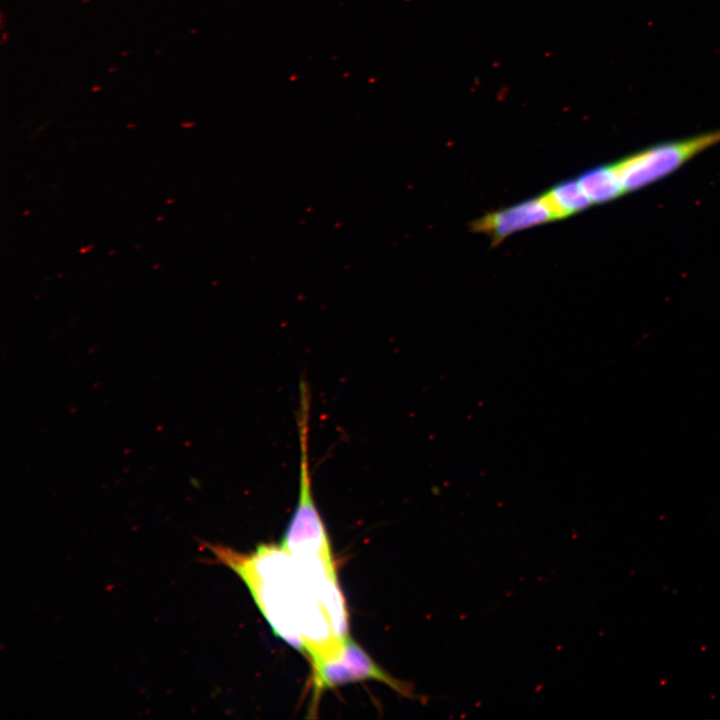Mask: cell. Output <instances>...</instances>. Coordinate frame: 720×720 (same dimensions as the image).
<instances>
[{
	"label": "cell",
	"mask_w": 720,
	"mask_h": 720,
	"mask_svg": "<svg viewBox=\"0 0 720 720\" xmlns=\"http://www.w3.org/2000/svg\"><path fill=\"white\" fill-rule=\"evenodd\" d=\"M720 143V129L657 144L614 164L626 192L643 188L671 174L688 160Z\"/></svg>",
	"instance_id": "6da1fadb"
},
{
	"label": "cell",
	"mask_w": 720,
	"mask_h": 720,
	"mask_svg": "<svg viewBox=\"0 0 720 720\" xmlns=\"http://www.w3.org/2000/svg\"><path fill=\"white\" fill-rule=\"evenodd\" d=\"M311 663L313 705H317L325 689L369 679L386 684L404 697H414L413 688L408 683L389 675L349 636L336 655Z\"/></svg>",
	"instance_id": "7a4b0ae2"
},
{
	"label": "cell",
	"mask_w": 720,
	"mask_h": 720,
	"mask_svg": "<svg viewBox=\"0 0 720 720\" xmlns=\"http://www.w3.org/2000/svg\"><path fill=\"white\" fill-rule=\"evenodd\" d=\"M554 220L542 197L529 199L513 206L488 213L474 222V232L488 235L494 243L514 232Z\"/></svg>",
	"instance_id": "3957f363"
},
{
	"label": "cell",
	"mask_w": 720,
	"mask_h": 720,
	"mask_svg": "<svg viewBox=\"0 0 720 720\" xmlns=\"http://www.w3.org/2000/svg\"><path fill=\"white\" fill-rule=\"evenodd\" d=\"M577 180L592 204L609 202L625 193L614 164L589 169Z\"/></svg>",
	"instance_id": "277c9868"
},
{
	"label": "cell",
	"mask_w": 720,
	"mask_h": 720,
	"mask_svg": "<svg viewBox=\"0 0 720 720\" xmlns=\"http://www.w3.org/2000/svg\"><path fill=\"white\" fill-rule=\"evenodd\" d=\"M541 197L554 220L574 215L592 204L578 180L561 182L553 186Z\"/></svg>",
	"instance_id": "5b68a950"
},
{
	"label": "cell",
	"mask_w": 720,
	"mask_h": 720,
	"mask_svg": "<svg viewBox=\"0 0 720 720\" xmlns=\"http://www.w3.org/2000/svg\"><path fill=\"white\" fill-rule=\"evenodd\" d=\"M332 584H338V583H337V581H335V580H325V581L319 582V583L315 584L314 586L310 587V588H309L308 590H306L304 593H302V594H296V597H297V598L306 599V600H327V601H333V602H335L337 605L332 606V607L341 608V609L344 608V609H345L344 600H343L341 591H336V592H333V593L328 594V595L318 596V597L312 598V593H315V592H317V591H320V590H322V589H324V588H326V587H328V586H330V585H332ZM319 604H320V603H319ZM325 605H326V604H325ZM329 606H331V605H329ZM330 610H331V609H330ZM332 611H333V610H332ZM333 612H334V611H333ZM335 613H336V612H335ZM336 614L339 616V618H340V620H341V623H342L341 632L339 633L338 637H337L333 642H331L330 644H328V645H326V646H324V647H321V648L307 649L306 646H305L306 649H305L304 652L307 653V655H308L309 657H310V656H311V657L322 656V655H326V654H328V653H331L332 651L336 650V649L341 645V643L344 641V639L348 636V634H347V616H342L341 614H338V613H336ZM306 644H307V643H306Z\"/></svg>",
	"instance_id": "8992f818"
}]
</instances>
